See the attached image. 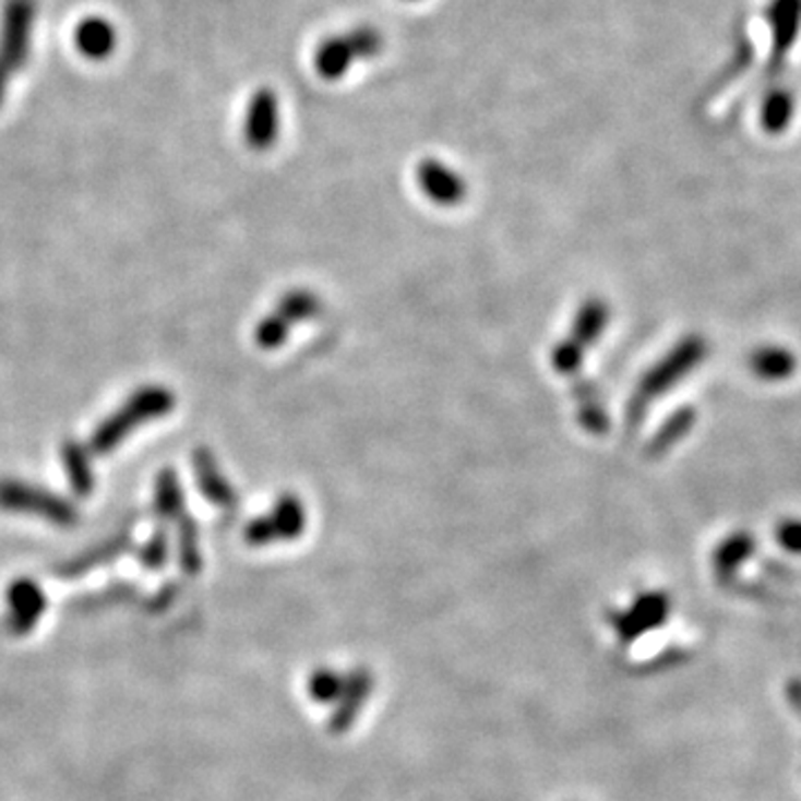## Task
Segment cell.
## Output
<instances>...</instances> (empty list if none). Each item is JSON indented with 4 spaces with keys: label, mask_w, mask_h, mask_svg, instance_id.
Wrapping results in <instances>:
<instances>
[{
    "label": "cell",
    "mask_w": 801,
    "mask_h": 801,
    "mask_svg": "<svg viewBox=\"0 0 801 801\" xmlns=\"http://www.w3.org/2000/svg\"><path fill=\"white\" fill-rule=\"evenodd\" d=\"M177 406V394L165 385H143L130 394L125 404L103 419L89 437L92 454H109L117 450L141 426L167 417Z\"/></svg>",
    "instance_id": "6da1fadb"
},
{
    "label": "cell",
    "mask_w": 801,
    "mask_h": 801,
    "mask_svg": "<svg viewBox=\"0 0 801 801\" xmlns=\"http://www.w3.org/2000/svg\"><path fill=\"white\" fill-rule=\"evenodd\" d=\"M706 352H708L706 340L697 334L685 336L681 343H677V346L657 366H653L644 374V379L635 387L631 400H627V410H625L627 423L637 426L646 417L648 406L653 404V400L657 396L666 394L674 383H679L693 368H697L704 361Z\"/></svg>",
    "instance_id": "7a4b0ae2"
},
{
    "label": "cell",
    "mask_w": 801,
    "mask_h": 801,
    "mask_svg": "<svg viewBox=\"0 0 801 801\" xmlns=\"http://www.w3.org/2000/svg\"><path fill=\"white\" fill-rule=\"evenodd\" d=\"M0 510L32 514L61 528H72L81 519V510L72 499L21 479H0Z\"/></svg>",
    "instance_id": "3957f363"
},
{
    "label": "cell",
    "mask_w": 801,
    "mask_h": 801,
    "mask_svg": "<svg viewBox=\"0 0 801 801\" xmlns=\"http://www.w3.org/2000/svg\"><path fill=\"white\" fill-rule=\"evenodd\" d=\"M308 528V507L303 499L295 492H283L274 505L254 517L246 530L243 539L252 548H265L274 543H290L303 537Z\"/></svg>",
    "instance_id": "277c9868"
},
{
    "label": "cell",
    "mask_w": 801,
    "mask_h": 801,
    "mask_svg": "<svg viewBox=\"0 0 801 801\" xmlns=\"http://www.w3.org/2000/svg\"><path fill=\"white\" fill-rule=\"evenodd\" d=\"M34 23L36 0H5L0 14V68L12 76L29 61Z\"/></svg>",
    "instance_id": "5b68a950"
},
{
    "label": "cell",
    "mask_w": 801,
    "mask_h": 801,
    "mask_svg": "<svg viewBox=\"0 0 801 801\" xmlns=\"http://www.w3.org/2000/svg\"><path fill=\"white\" fill-rule=\"evenodd\" d=\"M670 614V599L666 593H644L627 610L610 612V625L623 644H633L650 631H657Z\"/></svg>",
    "instance_id": "8992f818"
},
{
    "label": "cell",
    "mask_w": 801,
    "mask_h": 801,
    "mask_svg": "<svg viewBox=\"0 0 801 801\" xmlns=\"http://www.w3.org/2000/svg\"><path fill=\"white\" fill-rule=\"evenodd\" d=\"M8 601V614H5V627L16 635H29L38 625L40 617L47 610V595L40 588L38 582L29 577H19L8 586L5 593Z\"/></svg>",
    "instance_id": "52a82bcc"
},
{
    "label": "cell",
    "mask_w": 801,
    "mask_h": 801,
    "mask_svg": "<svg viewBox=\"0 0 801 801\" xmlns=\"http://www.w3.org/2000/svg\"><path fill=\"white\" fill-rule=\"evenodd\" d=\"M192 473L203 499L220 512H235L239 507V492L223 473L216 454L201 445L192 452Z\"/></svg>",
    "instance_id": "ba28073f"
},
{
    "label": "cell",
    "mask_w": 801,
    "mask_h": 801,
    "mask_svg": "<svg viewBox=\"0 0 801 801\" xmlns=\"http://www.w3.org/2000/svg\"><path fill=\"white\" fill-rule=\"evenodd\" d=\"M417 183L428 201L439 207H456L466 201V181L447 165L428 158L417 169Z\"/></svg>",
    "instance_id": "9c48e42d"
},
{
    "label": "cell",
    "mask_w": 801,
    "mask_h": 801,
    "mask_svg": "<svg viewBox=\"0 0 801 801\" xmlns=\"http://www.w3.org/2000/svg\"><path fill=\"white\" fill-rule=\"evenodd\" d=\"M134 539H132V530L130 528H123L119 530L117 535H111L109 539L83 550L81 554L63 561L56 565V575L63 577V579H76V577H83L87 575V572H92L94 567H100V565H107V563H113L119 557H123L130 548H132Z\"/></svg>",
    "instance_id": "30bf717a"
},
{
    "label": "cell",
    "mask_w": 801,
    "mask_h": 801,
    "mask_svg": "<svg viewBox=\"0 0 801 801\" xmlns=\"http://www.w3.org/2000/svg\"><path fill=\"white\" fill-rule=\"evenodd\" d=\"M372 685H374V679L366 668H359L346 674V689H343V695L334 704V713L327 724L332 734H343L352 728L361 708L370 700Z\"/></svg>",
    "instance_id": "8fae6325"
},
{
    "label": "cell",
    "mask_w": 801,
    "mask_h": 801,
    "mask_svg": "<svg viewBox=\"0 0 801 801\" xmlns=\"http://www.w3.org/2000/svg\"><path fill=\"white\" fill-rule=\"evenodd\" d=\"M94 454L87 443L79 439H65L61 443V462L68 475L70 490L79 499H87L96 490V473H94Z\"/></svg>",
    "instance_id": "7c38bea8"
},
{
    "label": "cell",
    "mask_w": 801,
    "mask_h": 801,
    "mask_svg": "<svg viewBox=\"0 0 801 801\" xmlns=\"http://www.w3.org/2000/svg\"><path fill=\"white\" fill-rule=\"evenodd\" d=\"M76 49L89 61H105L117 49L119 34L107 19L103 16H87L79 23L74 32Z\"/></svg>",
    "instance_id": "4fadbf2b"
},
{
    "label": "cell",
    "mask_w": 801,
    "mask_h": 801,
    "mask_svg": "<svg viewBox=\"0 0 801 801\" xmlns=\"http://www.w3.org/2000/svg\"><path fill=\"white\" fill-rule=\"evenodd\" d=\"M278 134V119H276V103L270 94H259L246 117V141L252 150L265 152L274 145Z\"/></svg>",
    "instance_id": "5bb4252c"
},
{
    "label": "cell",
    "mask_w": 801,
    "mask_h": 801,
    "mask_svg": "<svg viewBox=\"0 0 801 801\" xmlns=\"http://www.w3.org/2000/svg\"><path fill=\"white\" fill-rule=\"evenodd\" d=\"M154 514L160 522H179L186 514V490L175 468H163L154 481Z\"/></svg>",
    "instance_id": "9a60e30c"
},
{
    "label": "cell",
    "mask_w": 801,
    "mask_h": 801,
    "mask_svg": "<svg viewBox=\"0 0 801 801\" xmlns=\"http://www.w3.org/2000/svg\"><path fill=\"white\" fill-rule=\"evenodd\" d=\"M610 321V308L603 299L599 297H590L582 303V308L575 314V321H572V330H570V338L579 343V346L593 348L595 343L601 338V334L606 332Z\"/></svg>",
    "instance_id": "2e32d148"
},
{
    "label": "cell",
    "mask_w": 801,
    "mask_h": 801,
    "mask_svg": "<svg viewBox=\"0 0 801 801\" xmlns=\"http://www.w3.org/2000/svg\"><path fill=\"white\" fill-rule=\"evenodd\" d=\"M572 394H575L577 400V417L582 428L595 437L606 434L610 428V419L601 400L599 387L590 379H579L575 387H572Z\"/></svg>",
    "instance_id": "e0dca14e"
},
{
    "label": "cell",
    "mask_w": 801,
    "mask_h": 801,
    "mask_svg": "<svg viewBox=\"0 0 801 801\" xmlns=\"http://www.w3.org/2000/svg\"><path fill=\"white\" fill-rule=\"evenodd\" d=\"M697 421V410L683 406L677 413H672L661 428L650 437V441L646 443V454L657 459V456H663L666 452H670L685 434L693 430Z\"/></svg>",
    "instance_id": "ac0fdd59"
},
{
    "label": "cell",
    "mask_w": 801,
    "mask_h": 801,
    "mask_svg": "<svg viewBox=\"0 0 801 801\" xmlns=\"http://www.w3.org/2000/svg\"><path fill=\"white\" fill-rule=\"evenodd\" d=\"M177 557L186 575H199L203 567L201 528L188 512L177 522Z\"/></svg>",
    "instance_id": "d6986e66"
},
{
    "label": "cell",
    "mask_w": 801,
    "mask_h": 801,
    "mask_svg": "<svg viewBox=\"0 0 801 801\" xmlns=\"http://www.w3.org/2000/svg\"><path fill=\"white\" fill-rule=\"evenodd\" d=\"M755 552V539L749 533H734L728 539H724L715 552V570L719 579L734 577L737 567L751 559Z\"/></svg>",
    "instance_id": "ffe728a7"
},
{
    "label": "cell",
    "mask_w": 801,
    "mask_h": 801,
    "mask_svg": "<svg viewBox=\"0 0 801 801\" xmlns=\"http://www.w3.org/2000/svg\"><path fill=\"white\" fill-rule=\"evenodd\" d=\"M321 310H323L321 299L312 290H306V288H295L290 292H285L276 301V308H274V312L280 314L292 327L297 323H306V321L316 319L321 314Z\"/></svg>",
    "instance_id": "44dd1931"
},
{
    "label": "cell",
    "mask_w": 801,
    "mask_h": 801,
    "mask_svg": "<svg viewBox=\"0 0 801 801\" xmlns=\"http://www.w3.org/2000/svg\"><path fill=\"white\" fill-rule=\"evenodd\" d=\"M751 368L764 381H784L790 379L792 372L797 370V359L792 357L790 350L770 346L753 352Z\"/></svg>",
    "instance_id": "7402d4cb"
},
{
    "label": "cell",
    "mask_w": 801,
    "mask_h": 801,
    "mask_svg": "<svg viewBox=\"0 0 801 801\" xmlns=\"http://www.w3.org/2000/svg\"><path fill=\"white\" fill-rule=\"evenodd\" d=\"M346 689V674H340L332 668H319L308 679V695L314 704L334 706Z\"/></svg>",
    "instance_id": "603a6c76"
},
{
    "label": "cell",
    "mask_w": 801,
    "mask_h": 801,
    "mask_svg": "<svg viewBox=\"0 0 801 801\" xmlns=\"http://www.w3.org/2000/svg\"><path fill=\"white\" fill-rule=\"evenodd\" d=\"M290 332H292V325L285 321L280 314L272 312V314H267L259 321V325L254 330V340H256V346L261 350L272 352V350H278L280 346L288 343Z\"/></svg>",
    "instance_id": "cb8c5ba5"
},
{
    "label": "cell",
    "mask_w": 801,
    "mask_h": 801,
    "mask_svg": "<svg viewBox=\"0 0 801 801\" xmlns=\"http://www.w3.org/2000/svg\"><path fill=\"white\" fill-rule=\"evenodd\" d=\"M584 348L579 343L572 340L570 336H565L563 340H559L552 355H550V363L554 368V372H559L561 376H575L582 366H584Z\"/></svg>",
    "instance_id": "d4e9b609"
},
{
    "label": "cell",
    "mask_w": 801,
    "mask_h": 801,
    "mask_svg": "<svg viewBox=\"0 0 801 801\" xmlns=\"http://www.w3.org/2000/svg\"><path fill=\"white\" fill-rule=\"evenodd\" d=\"M169 552H171V546H169V535L165 528H158L154 530V535L143 543V548L136 552V559L139 563L150 570V572H156L160 567L167 565L169 561Z\"/></svg>",
    "instance_id": "484cf974"
},
{
    "label": "cell",
    "mask_w": 801,
    "mask_h": 801,
    "mask_svg": "<svg viewBox=\"0 0 801 801\" xmlns=\"http://www.w3.org/2000/svg\"><path fill=\"white\" fill-rule=\"evenodd\" d=\"M790 100L788 96L784 94H777L773 96L768 103H766V109H764V128L768 132H781L786 125H788V119H790Z\"/></svg>",
    "instance_id": "4316f807"
},
{
    "label": "cell",
    "mask_w": 801,
    "mask_h": 801,
    "mask_svg": "<svg viewBox=\"0 0 801 801\" xmlns=\"http://www.w3.org/2000/svg\"><path fill=\"white\" fill-rule=\"evenodd\" d=\"M777 541L781 548H786L788 552L801 554V522H784L777 526L775 533Z\"/></svg>",
    "instance_id": "83f0119b"
},
{
    "label": "cell",
    "mask_w": 801,
    "mask_h": 801,
    "mask_svg": "<svg viewBox=\"0 0 801 801\" xmlns=\"http://www.w3.org/2000/svg\"><path fill=\"white\" fill-rule=\"evenodd\" d=\"M788 702L797 715H801V679H792L788 683Z\"/></svg>",
    "instance_id": "f1b7e54d"
},
{
    "label": "cell",
    "mask_w": 801,
    "mask_h": 801,
    "mask_svg": "<svg viewBox=\"0 0 801 801\" xmlns=\"http://www.w3.org/2000/svg\"><path fill=\"white\" fill-rule=\"evenodd\" d=\"M175 595H177V588L169 584V586H165V588L154 597V601H152V603H154L156 608H165V603H169V599L175 597Z\"/></svg>",
    "instance_id": "f546056e"
},
{
    "label": "cell",
    "mask_w": 801,
    "mask_h": 801,
    "mask_svg": "<svg viewBox=\"0 0 801 801\" xmlns=\"http://www.w3.org/2000/svg\"><path fill=\"white\" fill-rule=\"evenodd\" d=\"M10 81H12V74H10L8 70L0 68V105H3V100H5V96H8Z\"/></svg>",
    "instance_id": "4dcf8cb0"
}]
</instances>
